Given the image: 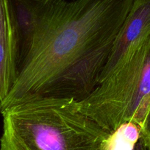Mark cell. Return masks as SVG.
I'll return each instance as SVG.
<instances>
[{"instance_id":"cell-7","label":"cell","mask_w":150,"mask_h":150,"mask_svg":"<svg viewBox=\"0 0 150 150\" xmlns=\"http://www.w3.org/2000/svg\"><path fill=\"white\" fill-rule=\"evenodd\" d=\"M18 78L15 43L6 0H0V102L6 98Z\"/></svg>"},{"instance_id":"cell-9","label":"cell","mask_w":150,"mask_h":150,"mask_svg":"<svg viewBox=\"0 0 150 150\" xmlns=\"http://www.w3.org/2000/svg\"><path fill=\"white\" fill-rule=\"evenodd\" d=\"M145 146L150 150V110L141 127V138Z\"/></svg>"},{"instance_id":"cell-5","label":"cell","mask_w":150,"mask_h":150,"mask_svg":"<svg viewBox=\"0 0 150 150\" xmlns=\"http://www.w3.org/2000/svg\"><path fill=\"white\" fill-rule=\"evenodd\" d=\"M15 43L17 74L24 68L55 0H6Z\"/></svg>"},{"instance_id":"cell-3","label":"cell","mask_w":150,"mask_h":150,"mask_svg":"<svg viewBox=\"0 0 150 150\" xmlns=\"http://www.w3.org/2000/svg\"><path fill=\"white\" fill-rule=\"evenodd\" d=\"M78 107L110 133L127 122L141 128L150 110V37Z\"/></svg>"},{"instance_id":"cell-4","label":"cell","mask_w":150,"mask_h":150,"mask_svg":"<svg viewBox=\"0 0 150 150\" xmlns=\"http://www.w3.org/2000/svg\"><path fill=\"white\" fill-rule=\"evenodd\" d=\"M112 43L99 46L77 59L34 96L84 100L99 85Z\"/></svg>"},{"instance_id":"cell-2","label":"cell","mask_w":150,"mask_h":150,"mask_svg":"<svg viewBox=\"0 0 150 150\" xmlns=\"http://www.w3.org/2000/svg\"><path fill=\"white\" fill-rule=\"evenodd\" d=\"M1 115L0 150H101L110 135L74 99L33 96Z\"/></svg>"},{"instance_id":"cell-8","label":"cell","mask_w":150,"mask_h":150,"mask_svg":"<svg viewBox=\"0 0 150 150\" xmlns=\"http://www.w3.org/2000/svg\"><path fill=\"white\" fill-rule=\"evenodd\" d=\"M140 138L139 126L133 122H127L111 132L101 150H135Z\"/></svg>"},{"instance_id":"cell-1","label":"cell","mask_w":150,"mask_h":150,"mask_svg":"<svg viewBox=\"0 0 150 150\" xmlns=\"http://www.w3.org/2000/svg\"><path fill=\"white\" fill-rule=\"evenodd\" d=\"M133 0H55L10 93L7 108L38 94L67 66L93 49L114 41Z\"/></svg>"},{"instance_id":"cell-10","label":"cell","mask_w":150,"mask_h":150,"mask_svg":"<svg viewBox=\"0 0 150 150\" xmlns=\"http://www.w3.org/2000/svg\"><path fill=\"white\" fill-rule=\"evenodd\" d=\"M135 150H148V149L145 146V145L141 141V140L139 139L138 142L137 143L136 146H135Z\"/></svg>"},{"instance_id":"cell-6","label":"cell","mask_w":150,"mask_h":150,"mask_svg":"<svg viewBox=\"0 0 150 150\" xmlns=\"http://www.w3.org/2000/svg\"><path fill=\"white\" fill-rule=\"evenodd\" d=\"M150 37V0H133L112 43L99 84L123 65Z\"/></svg>"}]
</instances>
